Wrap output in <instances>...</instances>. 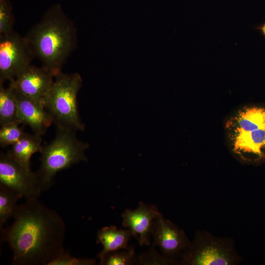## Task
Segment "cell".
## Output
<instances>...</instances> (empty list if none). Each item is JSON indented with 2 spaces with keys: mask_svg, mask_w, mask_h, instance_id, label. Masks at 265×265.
Here are the masks:
<instances>
[{
  "mask_svg": "<svg viewBox=\"0 0 265 265\" xmlns=\"http://www.w3.org/2000/svg\"><path fill=\"white\" fill-rule=\"evenodd\" d=\"M132 237V233L128 229H119L113 225L101 228L97 234V242L102 245L103 249L98 254V258L101 261L107 253L126 249Z\"/></svg>",
  "mask_w": 265,
  "mask_h": 265,
  "instance_id": "cell-13",
  "label": "cell"
},
{
  "mask_svg": "<svg viewBox=\"0 0 265 265\" xmlns=\"http://www.w3.org/2000/svg\"><path fill=\"white\" fill-rule=\"evenodd\" d=\"M75 131L57 129L54 138L43 145L40 167L37 171L45 190L53 185L56 174L75 164L86 161L87 144L80 140Z\"/></svg>",
  "mask_w": 265,
  "mask_h": 265,
  "instance_id": "cell-5",
  "label": "cell"
},
{
  "mask_svg": "<svg viewBox=\"0 0 265 265\" xmlns=\"http://www.w3.org/2000/svg\"><path fill=\"white\" fill-rule=\"evenodd\" d=\"M14 18L11 6L6 0H0V36L13 30Z\"/></svg>",
  "mask_w": 265,
  "mask_h": 265,
  "instance_id": "cell-20",
  "label": "cell"
},
{
  "mask_svg": "<svg viewBox=\"0 0 265 265\" xmlns=\"http://www.w3.org/2000/svg\"><path fill=\"white\" fill-rule=\"evenodd\" d=\"M15 121H19L18 102L15 90L10 84L5 88L3 83H0V125Z\"/></svg>",
  "mask_w": 265,
  "mask_h": 265,
  "instance_id": "cell-15",
  "label": "cell"
},
{
  "mask_svg": "<svg viewBox=\"0 0 265 265\" xmlns=\"http://www.w3.org/2000/svg\"><path fill=\"white\" fill-rule=\"evenodd\" d=\"M13 218L11 225L0 229V239L12 250L13 265H47L65 252L64 220L38 198L18 205Z\"/></svg>",
  "mask_w": 265,
  "mask_h": 265,
  "instance_id": "cell-1",
  "label": "cell"
},
{
  "mask_svg": "<svg viewBox=\"0 0 265 265\" xmlns=\"http://www.w3.org/2000/svg\"><path fill=\"white\" fill-rule=\"evenodd\" d=\"M137 263L141 265H180V261L160 254L154 249H150L139 256Z\"/></svg>",
  "mask_w": 265,
  "mask_h": 265,
  "instance_id": "cell-19",
  "label": "cell"
},
{
  "mask_svg": "<svg viewBox=\"0 0 265 265\" xmlns=\"http://www.w3.org/2000/svg\"><path fill=\"white\" fill-rule=\"evenodd\" d=\"M82 85L78 73L56 74L43 99L44 106L57 129L75 132L84 129L78 110L77 96Z\"/></svg>",
  "mask_w": 265,
  "mask_h": 265,
  "instance_id": "cell-4",
  "label": "cell"
},
{
  "mask_svg": "<svg viewBox=\"0 0 265 265\" xmlns=\"http://www.w3.org/2000/svg\"><path fill=\"white\" fill-rule=\"evenodd\" d=\"M261 29L262 30L263 34L265 36V24L262 26V27L261 28Z\"/></svg>",
  "mask_w": 265,
  "mask_h": 265,
  "instance_id": "cell-22",
  "label": "cell"
},
{
  "mask_svg": "<svg viewBox=\"0 0 265 265\" xmlns=\"http://www.w3.org/2000/svg\"><path fill=\"white\" fill-rule=\"evenodd\" d=\"M20 124V122L15 121L0 126V145L1 147L12 146L24 136L26 132L19 126Z\"/></svg>",
  "mask_w": 265,
  "mask_h": 265,
  "instance_id": "cell-18",
  "label": "cell"
},
{
  "mask_svg": "<svg viewBox=\"0 0 265 265\" xmlns=\"http://www.w3.org/2000/svg\"><path fill=\"white\" fill-rule=\"evenodd\" d=\"M42 142L41 136L26 132L8 152L20 164L30 169L31 158L34 154L41 151Z\"/></svg>",
  "mask_w": 265,
  "mask_h": 265,
  "instance_id": "cell-14",
  "label": "cell"
},
{
  "mask_svg": "<svg viewBox=\"0 0 265 265\" xmlns=\"http://www.w3.org/2000/svg\"><path fill=\"white\" fill-rule=\"evenodd\" d=\"M34 58L25 37L14 31L0 36V83L14 80Z\"/></svg>",
  "mask_w": 265,
  "mask_h": 265,
  "instance_id": "cell-8",
  "label": "cell"
},
{
  "mask_svg": "<svg viewBox=\"0 0 265 265\" xmlns=\"http://www.w3.org/2000/svg\"><path fill=\"white\" fill-rule=\"evenodd\" d=\"M225 141L229 153L242 164L265 163V104L238 106L223 121Z\"/></svg>",
  "mask_w": 265,
  "mask_h": 265,
  "instance_id": "cell-3",
  "label": "cell"
},
{
  "mask_svg": "<svg viewBox=\"0 0 265 265\" xmlns=\"http://www.w3.org/2000/svg\"><path fill=\"white\" fill-rule=\"evenodd\" d=\"M133 248L129 246L126 249H121L106 254L100 261L101 265H130L137 263Z\"/></svg>",
  "mask_w": 265,
  "mask_h": 265,
  "instance_id": "cell-17",
  "label": "cell"
},
{
  "mask_svg": "<svg viewBox=\"0 0 265 265\" xmlns=\"http://www.w3.org/2000/svg\"><path fill=\"white\" fill-rule=\"evenodd\" d=\"M160 213L156 206L140 202L135 210L127 209L122 213V225L131 231L140 246L148 245L154 222Z\"/></svg>",
  "mask_w": 265,
  "mask_h": 265,
  "instance_id": "cell-11",
  "label": "cell"
},
{
  "mask_svg": "<svg viewBox=\"0 0 265 265\" xmlns=\"http://www.w3.org/2000/svg\"><path fill=\"white\" fill-rule=\"evenodd\" d=\"M152 235L153 246H159L162 254L172 259L179 258L191 244L185 232L161 213L154 222Z\"/></svg>",
  "mask_w": 265,
  "mask_h": 265,
  "instance_id": "cell-9",
  "label": "cell"
},
{
  "mask_svg": "<svg viewBox=\"0 0 265 265\" xmlns=\"http://www.w3.org/2000/svg\"><path fill=\"white\" fill-rule=\"evenodd\" d=\"M54 76L42 66L30 64L10 81V84L25 96L43 101L53 81Z\"/></svg>",
  "mask_w": 265,
  "mask_h": 265,
  "instance_id": "cell-10",
  "label": "cell"
},
{
  "mask_svg": "<svg viewBox=\"0 0 265 265\" xmlns=\"http://www.w3.org/2000/svg\"><path fill=\"white\" fill-rule=\"evenodd\" d=\"M179 258L183 265H235L242 261L232 239L205 230L196 232L190 246Z\"/></svg>",
  "mask_w": 265,
  "mask_h": 265,
  "instance_id": "cell-6",
  "label": "cell"
},
{
  "mask_svg": "<svg viewBox=\"0 0 265 265\" xmlns=\"http://www.w3.org/2000/svg\"><path fill=\"white\" fill-rule=\"evenodd\" d=\"M25 38L34 57L55 76L77 45V29L59 5L49 9Z\"/></svg>",
  "mask_w": 265,
  "mask_h": 265,
  "instance_id": "cell-2",
  "label": "cell"
},
{
  "mask_svg": "<svg viewBox=\"0 0 265 265\" xmlns=\"http://www.w3.org/2000/svg\"><path fill=\"white\" fill-rule=\"evenodd\" d=\"M21 196L13 190L0 184V229L13 217Z\"/></svg>",
  "mask_w": 265,
  "mask_h": 265,
  "instance_id": "cell-16",
  "label": "cell"
},
{
  "mask_svg": "<svg viewBox=\"0 0 265 265\" xmlns=\"http://www.w3.org/2000/svg\"><path fill=\"white\" fill-rule=\"evenodd\" d=\"M0 184L13 190L26 200L38 198L46 190L37 172L20 164L8 152L0 153Z\"/></svg>",
  "mask_w": 265,
  "mask_h": 265,
  "instance_id": "cell-7",
  "label": "cell"
},
{
  "mask_svg": "<svg viewBox=\"0 0 265 265\" xmlns=\"http://www.w3.org/2000/svg\"><path fill=\"white\" fill-rule=\"evenodd\" d=\"M96 261L92 259H82L73 257L65 251L57 256L47 265H94Z\"/></svg>",
  "mask_w": 265,
  "mask_h": 265,
  "instance_id": "cell-21",
  "label": "cell"
},
{
  "mask_svg": "<svg viewBox=\"0 0 265 265\" xmlns=\"http://www.w3.org/2000/svg\"><path fill=\"white\" fill-rule=\"evenodd\" d=\"M13 89L18 102V121L28 126L34 134L42 137L53 123L43 101L28 98Z\"/></svg>",
  "mask_w": 265,
  "mask_h": 265,
  "instance_id": "cell-12",
  "label": "cell"
}]
</instances>
